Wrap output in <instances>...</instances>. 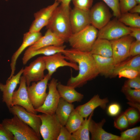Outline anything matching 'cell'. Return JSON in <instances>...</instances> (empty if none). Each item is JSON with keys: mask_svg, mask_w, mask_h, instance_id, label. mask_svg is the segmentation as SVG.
<instances>
[{"mask_svg": "<svg viewBox=\"0 0 140 140\" xmlns=\"http://www.w3.org/2000/svg\"><path fill=\"white\" fill-rule=\"evenodd\" d=\"M62 53L66 59L78 64V74L75 77L71 76L67 85L75 88L81 87L99 74L93 55L90 52L72 48L65 49Z\"/></svg>", "mask_w": 140, "mask_h": 140, "instance_id": "cell-1", "label": "cell"}, {"mask_svg": "<svg viewBox=\"0 0 140 140\" xmlns=\"http://www.w3.org/2000/svg\"><path fill=\"white\" fill-rule=\"evenodd\" d=\"M69 6L61 4L54 11L46 27L63 38L68 41L72 34L70 19Z\"/></svg>", "mask_w": 140, "mask_h": 140, "instance_id": "cell-2", "label": "cell"}, {"mask_svg": "<svg viewBox=\"0 0 140 140\" xmlns=\"http://www.w3.org/2000/svg\"><path fill=\"white\" fill-rule=\"evenodd\" d=\"M5 128L11 133L14 140H40L41 138L35 131L16 115L11 118L4 119L2 123Z\"/></svg>", "mask_w": 140, "mask_h": 140, "instance_id": "cell-3", "label": "cell"}, {"mask_svg": "<svg viewBox=\"0 0 140 140\" xmlns=\"http://www.w3.org/2000/svg\"><path fill=\"white\" fill-rule=\"evenodd\" d=\"M98 30L90 25L81 31L72 33L68 41L72 48L90 52L97 37Z\"/></svg>", "mask_w": 140, "mask_h": 140, "instance_id": "cell-4", "label": "cell"}, {"mask_svg": "<svg viewBox=\"0 0 140 140\" xmlns=\"http://www.w3.org/2000/svg\"><path fill=\"white\" fill-rule=\"evenodd\" d=\"M38 116L41 124L40 133L44 140H57L62 125L55 114H48L43 113Z\"/></svg>", "mask_w": 140, "mask_h": 140, "instance_id": "cell-5", "label": "cell"}, {"mask_svg": "<svg viewBox=\"0 0 140 140\" xmlns=\"http://www.w3.org/2000/svg\"><path fill=\"white\" fill-rule=\"evenodd\" d=\"M129 27L120 22L116 18L110 21L98 30L97 38L111 41L129 34Z\"/></svg>", "mask_w": 140, "mask_h": 140, "instance_id": "cell-6", "label": "cell"}, {"mask_svg": "<svg viewBox=\"0 0 140 140\" xmlns=\"http://www.w3.org/2000/svg\"><path fill=\"white\" fill-rule=\"evenodd\" d=\"M51 78L47 74L42 80L37 82H33L31 85L27 86L29 99L35 109L43 104L47 94L46 90L48 82Z\"/></svg>", "mask_w": 140, "mask_h": 140, "instance_id": "cell-7", "label": "cell"}, {"mask_svg": "<svg viewBox=\"0 0 140 140\" xmlns=\"http://www.w3.org/2000/svg\"><path fill=\"white\" fill-rule=\"evenodd\" d=\"M89 14L90 24L98 30L107 24L112 17L109 8L102 2L92 6Z\"/></svg>", "mask_w": 140, "mask_h": 140, "instance_id": "cell-8", "label": "cell"}, {"mask_svg": "<svg viewBox=\"0 0 140 140\" xmlns=\"http://www.w3.org/2000/svg\"><path fill=\"white\" fill-rule=\"evenodd\" d=\"M58 80L53 78L48 83V91L43 104L35 109L38 112L48 114L55 113V110L60 98L57 88Z\"/></svg>", "mask_w": 140, "mask_h": 140, "instance_id": "cell-9", "label": "cell"}, {"mask_svg": "<svg viewBox=\"0 0 140 140\" xmlns=\"http://www.w3.org/2000/svg\"><path fill=\"white\" fill-rule=\"evenodd\" d=\"M134 40V38L128 34L110 41L112 48V57L115 65L130 57V46Z\"/></svg>", "mask_w": 140, "mask_h": 140, "instance_id": "cell-10", "label": "cell"}, {"mask_svg": "<svg viewBox=\"0 0 140 140\" xmlns=\"http://www.w3.org/2000/svg\"><path fill=\"white\" fill-rule=\"evenodd\" d=\"M45 64L43 56L38 58L23 68L22 74L27 86H29L32 82H37L43 79L45 76Z\"/></svg>", "mask_w": 140, "mask_h": 140, "instance_id": "cell-11", "label": "cell"}, {"mask_svg": "<svg viewBox=\"0 0 140 140\" xmlns=\"http://www.w3.org/2000/svg\"><path fill=\"white\" fill-rule=\"evenodd\" d=\"M19 84L18 89L14 91L12 95V106L15 105L20 106L27 111L37 114V112L36 111L29 99L25 80L23 76L20 77Z\"/></svg>", "mask_w": 140, "mask_h": 140, "instance_id": "cell-12", "label": "cell"}, {"mask_svg": "<svg viewBox=\"0 0 140 140\" xmlns=\"http://www.w3.org/2000/svg\"><path fill=\"white\" fill-rule=\"evenodd\" d=\"M60 3L55 1L52 4L40 9L34 14V19L30 28L29 31L39 32L48 24L54 11L59 5Z\"/></svg>", "mask_w": 140, "mask_h": 140, "instance_id": "cell-13", "label": "cell"}, {"mask_svg": "<svg viewBox=\"0 0 140 140\" xmlns=\"http://www.w3.org/2000/svg\"><path fill=\"white\" fill-rule=\"evenodd\" d=\"M9 110L10 113L16 115L32 128L41 138L39 130L41 121L38 115L30 113L22 107L17 105L12 106Z\"/></svg>", "mask_w": 140, "mask_h": 140, "instance_id": "cell-14", "label": "cell"}, {"mask_svg": "<svg viewBox=\"0 0 140 140\" xmlns=\"http://www.w3.org/2000/svg\"><path fill=\"white\" fill-rule=\"evenodd\" d=\"M45 61L46 69L48 71V74L51 76L58 68L68 66L75 70H78V65L72 62L66 61L65 57L61 52H59L49 56H43Z\"/></svg>", "mask_w": 140, "mask_h": 140, "instance_id": "cell-15", "label": "cell"}, {"mask_svg": "<svg viewBox=\"0 0 140 140\" xmlns=\"http://www.w3.org/2000/svg\"><path fill=\"white\" fill-rule=\"evenodd\" d=\"M89 11L74 7L70 10L69 19L72 33L77 32L90 25Z\"/></svg>", "mask_w": 140, "mask_h": 140, "instance_id": "cell-16", "label": "cell"}, {"mask_svg": "<svg viewBox=\"0 0 140 140\" xmlns=\"http://www.w3.org/2000/svg\"><path fill=\"white\" fill-rule=\"evenodd\" d=\"M42 36V34L40 32L29 31L24 34L23 42L21 45L11 57L10 64L11 72L8 78H10L14 75L16 70L17 61L21 53L26 48L34 44Z\"/></svg>", "mask_w": 140, "mask_h": 140, "instance_id": "cell-17", "label": "cell"}, {"mask_svg": "<svg viewBox=\"0 0 140 140\" xmlns=\"http://www.w3.org/2000/svg\"><path fill=\"white\" fill-rule=\"evenodd\" d=\"M23 70L22 68L16 75L8 78L5 84L0 83V90L3 93V102L6 104L9 109L12 106V95L17 85L20 83Z\"/></svg>", "mask_w": 140, "mask_h": 140, "instance_id": "cell-18", "label": "cell"}, {"mask_svg": "<svg viewBox=\"0 0 140 140\" xmlns=\"http://www.w3.org/2000/svg\"><path fill=\"white\" fill-rule=\"evenodd\" d=\"M47 29L45 35L42 36L35 43L28 47L25 51H32L50 46L63 45L65 41L64 39L50 30Z\"/></svg>", "mask_w": 140, "mask_h": 140, "instance_id": "cell-19", "label": "cell"}, {"mask_svg": "<svg viewBox=\"0 0 140 140\" xmlns=\"http://www.w3.org/2000/svg\"><path fill=\"white\" fill-rule=\"evenodd\" d=\"M106 122L104 118L96 122L92 118L89 124V130L92 140H120V136L107 132L103 128Z\"/></svg>", "mask_w": 140, "mask_h": 140, "instance_id": "cell-20", "label": "cell"}, {"mask_svg": "<svg viewBox=\"0 0 140 140\" xmlns=\"http://www.w3.org/2000/svg\"><path fill=\"white\" fill-rule=\"evenodd\" d=\"M108 102L107 98L101 99L99 95L97 94L94 95L87 102L78 106L75 109L83 118H85L88 117L99 107L105 109Z\"/></svg>", "mask_w": 140, "mask_h": 140, "instance_id": "cell-21", "label": "cell"}, {"mask_svg": "<svg viewBox=\"0 0 140 140\" xmlns=\"http://www.w3.org/2000/svg\"><path fill=\"white\" fill-rule=\"evenodd\" d=\"M99 74L111 77L115 66L112 57H105L92 54Z\"/></svg>", "mask_w": 140, "mask_h": 140, "instance_id": "cell-22", "label": "cell"}, {"mask_svg": "<svg viewBox=\"0 0 140 140\" xmlns=\"http://www.w3.org/2000/svg\"><path fill=\"white\" fill-rule=\"evenodd\" d=\"M57 88L60 97L69 103L80 102L83 98V95L77 91L75 88L63 85L60 82L57 83Z\"/></svg>", "mask_w": 140, "mask_h": 140, "instance_id": "cell-23", "label": "cell"}, {"mask_svg": "<svg viewBox=\"0 0 140 140\" xmlns=\"http://www.w3.org/2000/svg\"><path fill=\"white\" fill-rule=\"evenodd\" d=\"M66 46L52 45L41 48L36 50L30 52L25 51L23 57L22 62L24 65L33 57L39 54L44 56H49L59 53H62L65 50Z\"/></svg>", "mask_w": 140, "mask_h": 140, "instance_id": "cell-24", "label": "cell"}, {"mask_svg": "<svg viewBox=\"0 0 140 140\" xmlns=\"http://www.w3.org/2000/svg\"><path fill=\"white\" fill-rule=\"evenodd\" d=\"M90 52L92 54L105 57H112L113 51L110 41L97 38Z\"/></svg>", "mask_w": 140, "mask_h": 140, "instance_id": "cell-25", "label": "cell"}, {"mask_svg": "<svg viewBox=\"0 0 140 140\" xmlns=\"http://www.w3.org/2000/svg\"><path fill=\"white\" fill-rule=\"evenodd\" d=\"M74 109L73 104L60 98L55 114L62 125H65L70 115Z\"/></svg>", "mask_w": 140, "mask_h": 140, "instance_id": "cell-26", "label": "cell"}, {"mask_svg": "<svg viewBox=\"0 0 140 140\" xmlns=\"http://www.w3.org/2000/svg\"><path fill=\"white\" fill-rule=\"evenodd\" d=\"M129 57L115 65L111 78L116 77L119 71L125 69H132L140 72V55Z\"/></svg>", "mask_w": 140, "mask_h": 140, "instance_id": "cell-27", "label": "cell"}, {"mask_svg": "<svg viewBox=\"0 0 140 140\" xmlns=\"http://www.w3.org/2000/svg\"><path fill=\"white\" fill-rule=\"evenodd\" d=\"M94 111L88 117L86 118L80 127L72 134L74 140H89V124L93 115Z\"/></svg>", "mask_w": 140, "mask_h": 140, "instance_id": "cell-28", "label": "cell"}, {"mask_svg": "<svg viewBox=\"0 0 140 140\" xmlns=\"http://www.w3.org/2000/svg\"><path fill=\"white\" fill-rule=\"evenodd\" d=\"M84 120V118L74 109L70 115L65 126L72 134L80 127Z\"/></svg>", "mask_w": 140, "mask_h": 140, "instance_id": "cell-29", "label": "cell"}, {"mask_svg": "<svg viewBox=\"0 0 140 140\" xmlns=\"http://www.w3.org/2000/svg\"><path fill=\"white\" fill-rule=\"evenodd\" d=\"M118 20L129 27L140 28V16L139 14L128 12L121 14Z\"/></svg>", "mask_w": 140, "mask_h": 140, "instance_id": "cell-30", "label": "cell"}, {"mask_svg": "<svg viewBox=\"0 0 140 140\" xmlns=\"http://www.w3.org/2000/svg\"><path fill=\"white\" fill-rule=\"evenodd\" d=\"M140 139V127H136L128 129L121 133L120 140Z\"/></svg>", "mask_w": 140, "mask_h": 140, "instance_id": "cell-31", "label": "cell"}, {"mask_svg": "<svg viewBox=\"0 0 140 140\" xmlns=\"http://www.w3.org/2000/svg\"><path fill=\"white\" fill-rule=\"evenodd\" d=\"M121 91L129 101L140 103V89H132L123 86Z\"/></svg>", "mask_w": 140, "mask_h": 140, "instance_id": "cell-32", "label": "cell"}, {"mask_svg": "<svg viewBox=\"0 0 140 140\" xmlns=\"http://www.w3.org/2000/svg\"><path fill=\"white\" fill-rule=\"evenodd\" d=\"M139 112L138 110L132 107L128 108L124 112L130 125H134L139 121Z\"/></svg>", "mask_w": 140, "mask_h": 140, "instance_id": "cell-33", "label": "cell"}, {"mask_svg": "<svg viewBox=\"0 0 140 140\" xmlns=\"http://www.w3.org/2000/svg\"><path fill=\"white\" fill-rule=\"evenodd\" d=\"M114 126L115 128L121 130H124L130 126L124 112L119 115L115 119Z\"/></svg>", "mask_w": 140, "mask_h": 140, "instance_id": "cell-34", "label": "cell"}, {"mask_svg": "<svg viewBox=\"0 0 140 140\" xmlns=\"http://www.w3.org/2000/svg\"><path fill=\"white\" fill-rule=\"evenodd\" d=\"M74 7L88 11L92 6L93 0H72Z\"/></svg>", "mask_w": 140, "mask_h": 140, "instance_id": "cell-35", "label": "cell"}, {"mask_svg": "<svg viewBox=\"0 0 140 140\" xmlns=\"http://www.w3.org/2000/svg\"><path fill=\"white\" fill-rule=\"evenodd\" d=\"M112 11L114 16L118 19L121 13L119 6V0H102Z\"/></svg>", "mask_w": 140, "mask_h": 140, "instance_id": "cell-36", "label": "cell"}, {"mask_svg": "<svg viewBox=\"0 0 140 140\" xmlns=\"http://www.w3.org/2000/svg\"><path fill=\"white\" fill-rule=\"evenodd\" d=\"M137 4L135 0H119V6L121 14L128 12Z\"/></svg>", "mask_w": 140, "mask_h": 140, "instance_id": "cell-37", "label": "cell"}, {"mask_svg": "<svg viewBox=\"0 0 140 140\" xmlns=\"http://www.w3.org/2000/svg\"><path fill=\"white\" fill-rule=\"evenodd\" d=\"M140 75V72L130 69H125L120 71L117 75L120 78H125L130 79L135 78Z\"/></svg>", "mask_w": 140, "mask_h": 140, "instance_id": "cell-38", "label": "cell"}, {"mask_svg": "<svg viewBox=\"0 0 140 140\" xmlns=\"http://www.w3.org/2000/svg\"><path fill=\"white\" fill-rule=\"evenodd\" d=\"M123 86L134 89H140V76L128 79L125 82Z\"/></svg>", "mask_w": 140, "mask_h": 140, "instance_id": "cell-39", "label": "cell"}, {"mask_svg": "<svg viewBox=\"0 0 140 140\" xmlns=\"http://www.w3.org/2000/svg\"><path fill=\"white\" fill-rule=\"evenodd\" d=\"M57 140H74L72 134L65 126L61 127Z\"/></svg>", "mask_w": 140, "mask_h": 140, "instance_id": "cell-40", "label": "cell"}, {"mask_svg": "<svg viewBox=\"0 0 140 140\" xmlns=\"http://www.w3.org/2000/svg\"><path fill=\"white\" fill-rule=\"evenodd\" d=\"M121 107L120 105L117 103H111L108 106L107 109L108 114L110 116H116L120 113Z\"/></svg>", "mask_w": 140, "mask_h": 140, "instance_id": "cell-41", "label": "cell"}, {"mask_svg": "<svg viewBox=\"0 0 140 140\" xmlns=\"http://www.w3.org/2000/svg\"><path fill=\"white\" fill-rule=\"evenodd\" d=\"M140 55V41L134 40L131 43L130 48V57Z\"/></svg>", "mask_w": 140, "mask_h": 140, "instance_id": "cell-42", "label": "cell"}, {"mask_svg": "<svg viewBox=\"0 0 140 140\" xmlns=\"http://www.w3.org/2000/svg\"><path fill=\"white\" fill-rule=\"evenodd\" d=\"M12 134L6 129L2 123H0V140H14Z\"/></svg>", "mask_w": 140, "mask_h": 140, "instance_id": "cell-43", "label": "cell"}, {"mask_svg": "<svg viewBox=\"0 0 140 140\" xmlns=\"http://www.w3.org/2000/svg\"><path fill=\"white\" fill-rule=\"evenodd\" d=\"M129 27L131 31L129 35L136 40L140 41V28Z\"/></svg>", "mask_w": 140, "mask_h": 140, "instance_id": "cell-44", "label": "cell"}, {"mask_svg": "<svg viewBox=\"0 0 140 140\" xmlns=\"http://www.w3.org/2000/svg\"><path fill=\"white\" fill-rule=\"evenodd\" d=\"M128 12L132 13L140 14V4L136 5L131 9Z\"/></svg>", "mask_w": 140, "mask_h": 140, "instance_id": "cell-45", "label": "cell"}, {"mask_svg": "<svg viewBox=\"0 0 140 140\" xmlns=\"http://www.w3.org/2000/svg\"><path fill=\"white\" fill-rule=\"evenodd\" d=\"M127 103L131 107L137 109L140 112V104L139 103L129 101Z\"/></svg>", "mask_w": 140, "mask_h": 140, "instance_id": "cell-46", "label": "cell"}, {"mask_svg": "<svg viewBox=\"0 0 140 140\" xmlns=\"http://www.w3.org/2000/svg\"><path fill=\"white\" fill-rule=\"evenodd\" d=\"M55 1L59 2L61 3L63 5L67 6H69V4L72 0H55Z\"/></svg>", "mask_w": 140, "mask_h": 140, "instance_id": "cell-47", "label": "cell"}, {"mask_svg": "<svg viewBox=\"0 0 140 140\" xmlns=\"http://www.w3.org/2000/svg\"><path fill=\"white\" fill-rule=\"evenodd\" d=\"M137 4H140V0H135Z\"/></svg>", "mask_w": 140, "mask_h": 140, "instance_id": "cell-48", "label": "cell"}, {"mask_svg": "<svg viewBox=\"0 0 140 140\" xmlns=\"http://www.w3.org/2000/svg\"><path fill=\"white\" fill-rule=\"evenodd\" d=\"M5 0L7 1H8V0Z\"/></svg>", "mask_w": 140, "mask_h": 140, "instance_id": "cell-49", "label": "cell"}]
</instances>
